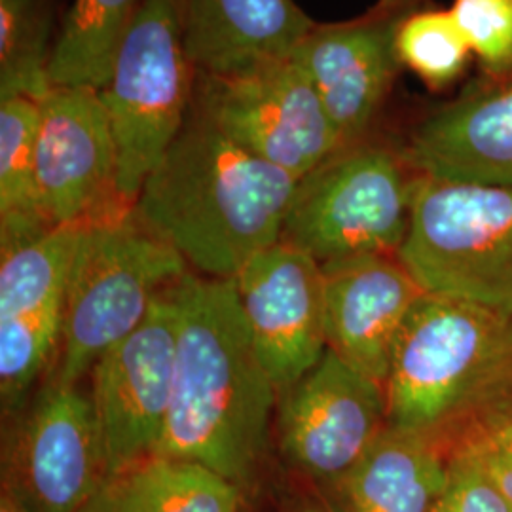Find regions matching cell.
Segmentation results:
<instances>
[{
  "label": "cell",
  "mask_w": 512,
  "mask_h": 512,
  "mask_svg": "<svg viewBox=\"0 0 512 512\" xmlns=\"http://www.w3.org/2000/svg\"><path fill=\"white\" fill-rule=\"evenodd\" d=\"M179 315L173 399L154 458L184 459L232 480L255 475L279 401L234 279L186 274L171 287Z\"/></svg>",
  "instance_id": "6da1fadb"
},
{
  "label": "cell",
  "mask_w": 512,
  "mask_h": 512,
  "mask_svg": "<svg viewBox=\"0 0 512 512\" xmlns=\"http://www.w3.org/2000/svg\"><path fill=\"white\" fill-rule=\"evenodd\" d=\"M296 183L190 109L131 215L198 274L234 279L253 256L281 241Z\"/></svg>",
  "instance_id": "7a4b0ae2"
},
{
  "label": "cell",
  "mask_w": 512,
  "mask_h": 512,
  "mask_svg": "<svg viewBox=\"0 0 512 512\" xmlns=\"http://www.w3.org/2000/svg\"><path fill=\"white\" fill-rule=\"evenodd\" d=\"M385 395L391 427L456 448L512 404V311L425 294L393 353Z\"/></svg>",
  "instance_id": "3957f363"
},
{
  "label": "cell",
  "mask_w": 512,
  "mask_h": 512,
  "mask_svg": "<svg viewBox=\"0 0 512 512\" xmlns=\"http://www.w3.org/2000/svg\"><path fill=\"white\" fill-rule=\"evenodd\" d=\"M183 256L131 211L86 224L65 291L55 384L76 385L137 329L188 270Z\"/></svg>",
  "instance_id": "277c9868"
},
{
  "label": "cell",
  "mask_w": 512,
  "mask_h": 512,
  "mask_svg": "<svg viewBox=\"0 0 512 512\" xmlns=\"http://www.w3.org/2000/svg\"><path fill=\"white\" fill-rule=\"evenodd\" d=\"M397 258L427 294L512 311V190L416 175Z\"/></svg>",
  "instance_id": "5b68a950"
},
{
  "label": "cell",
  "mask_w": 512,
  "mask_h": 512,
  "mask_svg": "<svg viewBox=\"0 0 512 512\" xmlns=\"http://www.w3.org/2000/svg\"><path fill=\"white\" fill-rule=\"evenodd\" d=\"M196 69L184 40V0H143L101 90L116 143V192L131 209L184 128Z\"/></svg>",
  "instance_id": "8992f818"
},
{
  "label": "cell",
  "mask_w": 512,
  "mask_h": 512,
  "mask_svg": "<svg viewBox=\"0 0 512 512\" xmlns=\"http://www.w3.org/2000/svg\"><path fill=\"white\" fill-rule=\"evenodd\" d=\"M401 152L357 141L338 148L294 188L281 241L319 264L363 255H397L416 175Z\"/></svg>",
  "instance_id": "52a82bcc"
},
{
  "label": "cell",
  "mask_w": 512,
  "mask_h": 512,
  "mask_svg": "<svg viewBox=\"0 0 512 512\" xmlns=\"http://www.w3.org/2000/svg\"><path fill=\"white\" fill-rule=\"evenodd\" d=\"M192 110L298 181L344 147L294 57L236 76H196Z\"/></svg>",
  "instance_id": "ba28073f"
},
{
  "label": "cell",
  "mask_w": 512,
  "mask_h": 512,
  "mask_svg": "<svg viewBox=\"0 0 512 512\" xmlns=\"http://www.w3.org/2000/svg\"><path fill=\"white\" fill-rule=\"evenodd\" d=\"M109 480L92 395L50 382L4 442L2 492L31 512H78Z\"/></svg>",
  "instance_id": "9c48e42d"
},
{
  "label": "cell",
  "mask_w": 512,
  "mask_h": 512,
  "mask_svg": "<svg viewBox=\"0 0 512 512\" xmlns=\"http://www.w3.org/2000/svg\"><path fill=\"white\" fill-rule=\"evenodd\" d=\"M179 315L171 287L145 321L92 368V401L109 478L154 458L173 399Z\"/></svg>",
  "instance_id": "30bf717a"
},
{
  "label": "cell",
  "mask_w": 512,
  "mask_h": 512,
  "mask_svg": "<svg viewBox=\"0 0 512 512\" xmlns=\"http://www.w3.org/2000/svg\"><path fill=\"white\" fill-rule=\"evenodd\" d=\"M389 427L384 384L332 349L279 403V448L302 475L332 486Z\"/></svg>",
  "instance_id": "8fae6325"
},
{
  "label": "cell",
  "mask_w": 512,
  "mask_h": 512,
  "mask_svg": "<svg viewBox=\"0 0 512 512\" xmlns=\"http://www.w3.org/2000/svg\"><path fill=\"white\" fill-rule=\"evenodd\" d=\"M116 143L103 97L52 88L40 101L37 194L52 226L93 224L129 213L116 192Z\"/></svg>",
  "instance_id": "7c38bea8"
},
{
  "label": "cell",
  "mask_w": 512,
  "mask_h": 512,
  "mask_svg": "<svg viewBox=\"0 0 512 512\" xmlns=\"http://www.w3.org/2000/svg\"><path fill=\"white\" fill-rule=\"evenodd\" d=\"M420 0H378L359 18L315 25L293 57L344 145L366 139L403 67L397 35Z\"/></svg>",
  "instance_id": "4fadbf2b"
},
{
  "label": "cell",
  "mask_w": 512,
  "mask_h": 512,
  "mask_svg": "<svg viewBox=\"0 0 512 512\" xmlns=\"http://www.w3.org/2000/svg\"><path fill=\"white\" fill-rule=\"evenodd\" d=\"M234 283L256 351L283 399L329 349L323 266L277 241L253 256Z\"/></svg>",
  "instance_id": "5bb4252c"
},
{
  "label": "cell",
  "mask_w": 512,
  "mask_h": 512,
  "mask_svg": "<svg viewBox=\"0 0 512 512\" xmlns=\"http://www.w3.org/2000/svg\"><path fill=\"white\" fill-rule=\"evenodd\" d=\"M329 349L384 384L399 338L425 291L397 255L321 264Z\"/></svg>",
  "instance_id": "9a60e30c"
},
{
  "label": "cell",
  "mask_w": 512,
  "mask_h": 512,
  "mask_svg": "<svg viewBox=\"0 0 512 512\" xmlns=\"http://www.w3.org/2000/svg\"><path fill=\"white\" fill-rule=\"evenodd\" d=\"M401 154L418 175L512 190V76L433 110Z\"/></svg>",
  "instance_id": "2e32d148"
},
{
  "label": "cell",
  "mask_w": 512,
  "mask_h": 512,
  "mask_svg": "<svg viewBox=\"0 0 512 512\" xmlns=\"http://www.w3.org/2000/svg\"><path fill=\"white\" fill-rule=\"evenodd\" d=\"M315 25L294 0H184L196 76H236L289 59Z\"/></svg>",
  "instance_id": "e0dca14e"
},
{
  "label": "cell",
  "mask_w": 512,
  "mask_h": 512,
  "mask_svg": "<svg viewBox=\"0 0 512 512\" xmlns=\"http://www.w3.org/2000/svg\"><path fill=\"white\" fill-rule=\"evenodd\" d=\"M439 440L387 427L357 465L334 482L340 512H431L448 478Z\"/></svg>",
  "instance_id": "ac0fdd59"
},
{
  "label": "cell",
  "mask_w": 512,
  "mask_h": 512,
  "mask_svg": "<svg viewBox=\"0 0 512 512\" xmlns=\"http://www.w3.org/2000/svg\"><path fill=\"white\" fill-rule=\"evenodd\" d=\"M143 0H74L52 44V88L109 84L118 50Z\"/></svg>",
  "instance_id": "d6986e66"
},
{
  "label": "cell",
  "mask_w": 512,
  "mask_h": 512,
  "mask_svg": "<svg viewBox=\"0 0 512 512\" xmlns=\"http://www.w3.org/2000/svg\"><path fill=\"white\" fill-rule=\"evenodd\" d=\"M40 101L0 99V241L2 249L52 228L40 213L37 147Z\"/></svg>",
  "instance_id": "ffe728a7"
},
{
  "label": "cell",
  "mask_w": 512,
  "mask_h": 512,
  "mask_svg": "<svg viewBox=\"0 0 512 512\" xmlns=\"http://www.w3.org/2000/svg\"><path fill=\"white\" fill-rule=\"evenodd\" d=\"M84 228L86 224L52 226L35 238L2 249L0 319L65 302Z\"/></svg>",
  "instance_id": "44dd1931"
},
{
  "label": "cell",
  "mask_w": 512,
  "mask_h": 512,
  "mask_svg": "<svg viewBox=\"0 0 512 512\" xmlns=\"http://www.w3.org/2000/svg\"><path fill=\"white\" fill-rule=\"evenodd\" d=\"M50 19L48 0H0V99L52 92Z\"/></svg>",
  "instance_id": "7402d4cb"
},
{
  "label": "cell",
  "mask_w": 512,
  "mask_h": 512,
  "mask_svg": "<svg viewBox=\"0 0 512 512\" xmlns=\"http://www.w3.org/2000/svg\"><path fill=\"white\" fill-rule=\"evenodd\" d=\"M128 476L143 512H241L238 484L194 461L150 458Z\"/></svg>",
  "instance_id": "603a6c76"
},
{
  "label": "cell",
  "mask_w": 512,
  "mask_h": 512,
  "mask_svg": "<svg viewBox=\"0 0 512 512\" xmlns=\"http://www.w3.org/2000/svg\"><path fill=\"white\" fill-rule=\"evenodd\" d=\"M63 304L0 319V399L4 416L14 414L38 376L54 363L63 334Z\"/></svg>",
  "instance_id": "cb8c5ba5"
},
{
  "label": "cell",
  "mask_w": 512,
  "mask_h": 512,
  "mask_svg": "<svg viewBox=\"0 0 512 512\" xmlns=\"http://www.w3.org/2000/svg\"><path fill=\"white\" fill-rule=\"evenodd\" d=\"M397 50L403 67L433 90L454 84L473 57L450 10L421 6L404 19Z\"/></svg>",
  "instance_id": "d4e9b609"
},
{
  "label": "cell",
  "mask_w": 512,
  "mask_h": 512,
  "mask_svg": "<svg viewBox=\"0 0 512 512\" xmlns=\"http://www.w3.org/2000/svg\"><path fill=\"white\" fill-rule=\"evenodd\" d=\"M450 14L490 73H512V0H454Z\"/></svg>",
  "instance_id": "484cf974"
},
{
  "label": "cell",
  "mask_w": 512,
  "mask_h": 512,
  "mask_svg": "<svg viewBox=\"0 0 512 512\" xmlns=\"http://www.w3.org/2000/svg\"><path fill=\"white\" fill-rule=\"evenodd\" d=\"M431 512H512V503L473 459L452 450L444 490Z\"/></svg>",
  "instance_id": "4316f807"
},
{
  "label": "cell",
  "mask_w": 512,
  "mask_h": 512,
  "mask_svg": "<svg viewBox=\"0 0 512 512\" xmlns=\"http://www.w3.org/2000/svg\"><path fill=\"white\" fill-rule=\"evenodd\" d=\"M454 450L473 459L512 503V404L476 425Z\"/></svg>",
  "instance_id": "83f0119b"
},
{
  "label": "cell",
  "mask_w": 512,
  "mask_h": 512,
  "mask_svg": "<svg viewBox=\"0 0 512 512\" xmlns=\"http://www.w3.org/2000/svg\"><path fill=\"white\" fill-rule=\"evenodd\" d=\"M78 512H143L128 475L110 478Z\"/></svg>",
  "instance_id": "f1b7e54d"
},
{
  "label": "cell",
  "mask_w": 512,
  "mask_h": 512,
  "mask_svg": "<svg viewBox=\"0 0 512 512\" xmlns=\"http://www.w3.org/2000/svg\"><path fill=\"white\" fill-rule=\"evenodd\" d=\"M0 512H31L25 509L23 505H19L18 501L12 495L6 492H0Z\"/></svg>",
  "instance_id": "f546056e"
},
{
  "label": "cell",
  "mask_w": 512,
  "mask_h": 512,
  "mask_svg": "<svg viewBox=\"0 0 512 512\" xmlns=\"http://www.w3.org/2000/svg\"><path fill=\"white\" fill-rule=\"evenodd\" d=\"M300 512H340L332 501H310L306 503Z\"/></svg>",
  "instance_id": "4dcf8cb0"
}]
</instances>
